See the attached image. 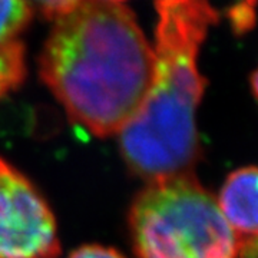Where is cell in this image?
<instances>
[{
  "mask_svg": "<svg viewBox=\"0 0 258 258\" xmlns=\"http://www.w3.org/2000/svg\"><path fill=\"white\" fill-rule=\"evenodd\" d=\"M39 69L68 116L95 137L108 138L142 109L154 50L126 6L81 0L55 19Z\"/></svg>",
  "mask_w": 258,
  "mask_h": 258,
  "instance_id": "obj_1",
  "label": "cell"
},
{
  "mask_svg": "<svg viewBox=\"0 0 258 258\" xmlns=\"http://www.w3.org/2000/svg\"><path fill=\"white\" fill-rule=\"evenodd\" d=\"M154 75L145 103L120 132V154L147 182L194 175L201 157L197 108L207 79L198 55L220 20L210 0H157Z\"/></svg>",
  "mask_w": 258,
  "mask_h": 258,
  "instance_id": "obj_2",
  "label": "cell"
},
{
  "mask_svg": "<svg viewBox=\"0 0 258 258\" xmlns=\"http://www.w3.org/2000/svg\"><path fill=\"white\" fill-rule=\"evenodd\" d=\"M128 222L137 258H238V237L195 175L148 182Z\"/></svg>",
  "mask_w": 258,
  "mask_h": 258,
  "instance_id": "obj_3",
  "label": "cell"
},
{
  "mask_svg": "<svg viewBox=\"0 0 258 258\" xmlns=\"http://www.w3.org/2000/svg\"><path fill=\"white\" fill-rule=\"evenodd\" d=\"M60 241L46 200L0 157V258H57Z\"/></svg>",
  "mask_w": 258,
  "mask_h": 258,
  "instance_id": "obj_4",
  "label": "cell"
},
{
  "mask_svg": "<svg viewBox=\"0 0 258 258\" xmlns=\"http://www.w3.org/2000/svg\"><path fill=\"white\" fill-rule=\"evenodd\" d=\"M217 203L238 238L258 235V166L231 172Z\"/></svg>",
  "mask_w": 258,
  "mask_h": 258,
  "instance_id": "obj_5",
  "label": "cell"
},
{
  "mask_svg": "<svg viewBox=\"0 0 258 258\" xmlns=\"http://www.w3.org/2000/svg\"><path fill=\"white\" fill-rule=\"evenodd\" d=\"M26 76L25 47L13 40L0 45V99L15 91Z\"/></svg>",
  "mask_w": 258,
  "mask_h": 258,
  "instance_id": "obj_6",
  "label": "cell"
},
{
  "mask_svg": "<svg viewBox=\"0 0 258 258\" xmlns=\"http://www.w3.org/2000/svg\"><path fill=\"white\" fill-rule=\"evenodd\" d=\"M30 18L32 8L26 0H0V45L16 40Z\"/></svg>",
  "mask_w": 258,
  "mask_h": 258,
  "instance_id": "obj_7",
  "label": "cell"
},
{
  "mask_svg": "<svg viewBox=\"0 0 258 258\" xmlns=\"http://www.w3.org/2000/svg\"><path fill=\"white\" fill-rule=\"evenodd\" d=\"M228 19H230L231 28L234 30V33L244 35L255 26V22H257L255 6L249 5L247 2H240L230 8Z\"/></svg>",
  "mask_w": 258,
  "mask_h": 258,
  "instance_id": "obj_8",
  "label": "cell"
},
{
  "mask_svg": "<svg viewBox=\"0 0 258 258\" xmlns=\"http://www.w3.org/2000/svg\"><path fill=\"white\" fill-rule=\"evenodd\" d=\"M29 5H33L43 16L53 19L62 16L66 12L74 9L81 0H26Z\"/></svg>",
  "mask_w": 258,
  "mask_h": 258,
  "instance_id": "obj_9",
  "label": "cell"
},
{
  "mask_svg": "<svg viewBox=\"0 0 258 258\" xmlns=\"http://www.w3.org/2000/svg\"><path fill=\"white\" fill-rule=\"evenodd\" d=\"M68 258H125L119 251L103 245H83L75 249Z\"/></svg>",
  "mask_w": 258,
  "mask_h": 258,
  "instance_id": "obj_10",
  "label": "cell"
},
{
  "mask_svg": "<svg viewBox=\"0 0 258 258\" xmlns=\"http://www.w3.org/2000/svg\"><path fill=\"white\" fill-rule=\"evenodd\" d=\"M238 258H258V235L238 238Z\"/></svg>",
  "mask_w": 258,
  "mask_h": 258,
  "instance_id": "obj_11",
  "label": "cell"
},
{
  "mask_svg": "<svg viewBox=\"0 0 258 258\" xmlns=\"http://www.w3.org/2000/svg\"><path fill=\"white\" fill-rule=\"evenodd\" d=\"M249 82H251V91H252V95H254L255 101L258 102V68L252 72V75H251Z\"/></svg>",
  "mask_w": 258,
  "mask_h": 258,
  "instance_id": "obj_12",
  "label": "cell"
},
{
  "mask_svg": "<svg viewBox=\"0 0 258 258\" xmlns=\"http://www.w3.org/2000/svg\"><path fill=\"white\" fill-rule=\"evenodd\" d=\"M242 2H247V3H249V5H254V6H257L258 0H242Z\"/></svg>",
  "mask_w": 258,
  "mask_h": 258,
  "instance_id": "obj_13",
  "label": "cell"
},
{
  "mask_svg": "<svg viewBox=\"0 0 258 258\" xmlns=\"http://www.w3.org/2000/svg\"><path fill=\"white\" fill-rule=\"evenodd\" d=\"M102 2H109V3H120L123 0H102Z\"/></svg>",
  "mask_w": 258,
  "mask_h": 258,
  "instance_id": "obj_14",
  "label": "cell"
}]
</instances>
